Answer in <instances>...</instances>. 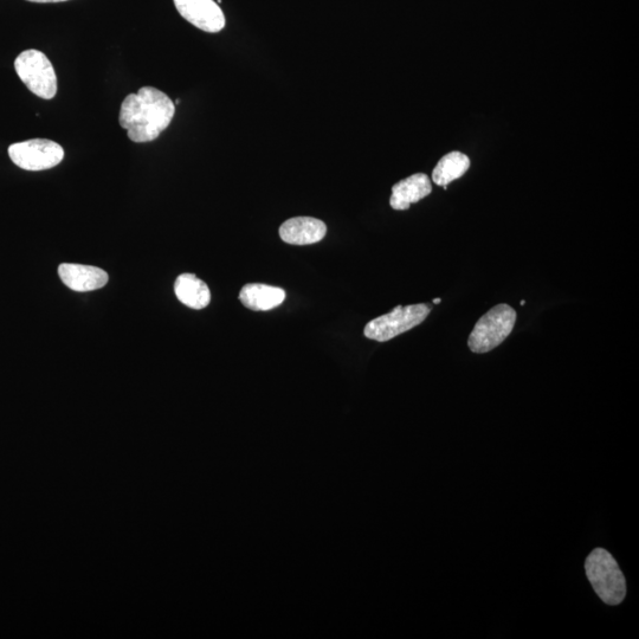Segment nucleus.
Wrapping results in <instances>:
<instances>
[{"instance_id":"nucleus-1","label":"nucleus","mask_w":639,"mask_h":639,"mask_svg":"<svg viewBox=\"0 0 639 639\" xmlns=\"http://www.w3.org/2000/svg\"><path fill=\"white\" fill-rule=\"evenodd\" d=\"M174 114L176 106L169 96L157 88L142 87L122 102L119 122L129 139L144 144L158 139L171 125Z\"/></svg>"},{"instance_id":"nucleus-2","label":"nucleus","mask_w":639,"mask_h":639,"mask_svg":"<svg viewBox=\"0 0 639 639\" xmlns=\"http://www.w3.org/2000/svg\"><path fill=\"white\" fill-rule=\"evenodd\" d=\"M585 571L597 596L605 604L615 606L626 596L625 577L617 561L604 548H596L586 559Z\"/></svg>"},{"instance_id":"nucleus-3","label":"nucleus","mask_w":639,"mask_h":639,"mask_svg":"<svg viewBox=\"0 0 639 639\" xmlns=\"http://www.w3.org/2000/svg\"><path fill=\"white\" fill-rule=\"evenodd\" d=\"M516 312L511 306L499 305L477 321L471 332L468 346L471 352L488 353L500 346L513 332Z\"/></svg>"},{"instance_id":"nucleus-4","label":"nucleus","mask_w":639,"mask_h":639,"mask_svg":"<svg viewBox=\"0 0 639 639\" xmlns=\"http://www.w3.org/2000/svg\"><path fill=\"white\" fill-rule=\"evenodd\" d=\"M16 73L32 94L43 100L57 94V76L49 58L38 50L23 51L15 61Z\"/></svg>"},{"instance_id":"nucleus-5","label":"nucleus","mask_w":639,"mask_h":639,"mask_svg":"<svg viewBox=\"0 0 639 639\" xmlns=\"http://www.w3.org/2000/svg\"><path fill=\"white\" fill-rule=\"evenodd\" d=\"M430 312L431 308L425 303L398 306L391 313L370 321L364 329L365 337L379 342L390 341L423 324Z\"/></svg>"},{"instance_id":"nucleus-6","label":"nucleus","mask_w":639,"mask_h":639,"mask_svg":"<svg viewBox=\"0 0 639 639\" xmlns=\"http://www.w3.org/2000/svg\"><path fill=\"white\" fill-rule=\"evenodd\" d=\"M9 157L19 169L25 171H44L62 163L64 150L57 142L47 139H34L9 147Z\"/></svg>"},{"instance_id":"nucleus-7","label":"nucleus","mask_w":639,"mask_h":639,"mask_svg":"<svg viewBox=\"0 0 639 639\" xmlns=\"http://www.w3.org/2000/svg\"><path fill=\"white\" fill-rule=\"evenodd\" d=\"M180 16L196 28L210 34L225 28V16L213 0H173Z\"/></svg>"},{"instance_id":"nucleus-8","label":"nucleus","mask_w":639,"mask_h":639,"mask_svg":"<svg viewBox=\"0 0 639 639\" xmlns=\"http://www.w3.org/2000/svg\"><path fill=\"white\" fill-rule=\"evenodd\" d=\"M326 234V224L313 217L288 219L280 228L281 240L292 245L315 244L324 240Z\"/></svg>"},{"instance_id":"nucleus-9","label":"nucleus","mask_w":639,"mask_h":639,"mask_svg":"<svg viewBox=\"0 0 639 639\" xmlns=\"http://www.w3.org/2000/svg\"><path fill=\"white\" fill-rule=\"evenodd\" d=\"M58 275L68 288L74 292H92L105 287L108 275L105 270L82 264L63 263L58 268Z\"/></svg>"},{"instance_id":"nucleus-10","label":"nucleus","mask_w":639,"mask_h":639,"mask_svg":"<svg viewBox=\"0 0 639 639\" xmlns=\"http://www.w3.org/2000/svg\"><path fill=\"white\" fill-rule=\"evenodd\" d=\"M432 192L430 178L424 173H416L413 176L400 180L393 185L390 205L393 210H408L411 204L428 197Z\"/></svg>"},{"instance_id":"nucleus-11","label":"nucleus","mask_w":639,"mask_h":639,"mask_svg":"<svg viewBox=\"0 0 639 639\" xmlns=\"http://www.w3.org/2000/svg\"><path fill=\"white\" fill-rule=\"evenodd\" d=\"M240 301L244 307L254 312H268L282 305L286 292L262 283H250L241 290Z\"/></svg>"},{"instance_id":"nucleus-12","label":"nucleus","mask_w":639,"mask_h":639,"mask_svg":"<svg viewBox=\"0 0 639 639\" xmlns=\"http://www.w3.org/2000/svg\"><path fill=\"white\" fill-rule=\"evenodd\" d=\"M174 292L183 305L192 309H203L209 306L211 293L204 281L199 280L196 275H180L174 283Z\"/></svg>"},{"instance_id":"nucleus-13","label":"nucleus","mask_w":639,"mask_h":639,"mask_svg":"<svg viewBox=\"0 0 639 639\" xmlns=\"http://www.w3.org/2000/svg\"><path fill=\"white\" fill-rule=\"evenodd\" d=\"M470 167V159L461 152H451L444 156L432 172V180L438 186H443L447 190V186L460 179L467 173Z\"/></svg>"},{"instance_id":"nucleus-14","label":"nucleus","mask_w":639,"mask_h":639,"mask_svg":"<svg viewBox=\"0 0 639 639\" xmlns=\"http://www.w3.org/2000/svg\"><path fill=\"white\" fill-rule=\"evenodd\" d=\"M28 2H32V3H62V2H68V0H28Z\"/></svg>"},{"instance_id":"nucleus-15","label":"nucleus","mask_w":639,"mask_h":639,"mask_svg":"<svg viewBox=\"0 0 639 639\" xmlns=\"http://www.w3.org/2000/svg\"><path fill=\"white\" fill-rule=\"evenodd\" d=\"M441 301H442L441 299H435L434 303H435V305H440Z\"/></svg>"},{"instance_id":"nucleus-16","label":"nucleus","mask_w":639,"mask_h":639,"mask_svg":"<svg viewBox=\"0 0 639 639\" xmlns=\"http://www.w3.org/2000/svg\"><path fill=\"white\" fill-rule=\"evenodd\" d=\"M526 305V301H521V306H525Z\"/></svg>"}]
</instances>
